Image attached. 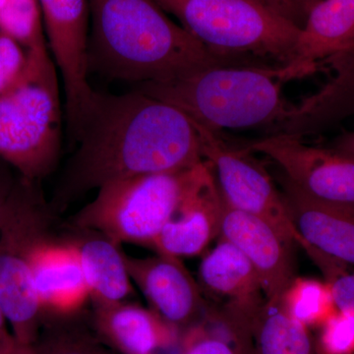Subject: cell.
<instances>
[{
  "mask_svg": "<svg viewBox=\"0 0 354 354\" xmlns=\"http://www.w3.org/2000/svg\"><path fill=\"white\" fill-rule=\"evenodd\" d=\"M279 185L293 225L304 241L354 267V207L309 196L281 174Z\"/></svg>",
  "mask_w": 354,
  "mask_h": 354,
  "instance_id": "cell-15",
  "label": "cell"
},
{
  "mask_svg": "<svg viewBox=\"0 0 354 354\" xmlns=\"http://www.w3.org/2000/svg\"><path fill=\"white\" fill-rule=\"evenodd\" d=\"M76 230L71 239L78 251L93 304L108 306L127 301L133 292L132 279L120 244L95 230Z\"/></svg>",
  "mask_w": 354,
  "mask_h": 354,
  "instance_id": "cell-18",
  "label": "cell"
},
{
  "mask_svg": "<svg viewBox=\"0 0 354 354\" xmlns=\"http://www.w3.org/2000/svg\"><path fill=\"white\" fill-rule=\"evenodd\" d=\"M0 32L27 50L48 43L39 0H6L0 8Z\"/></svg>",
  "mask_w": 354,
  "mask_h": 354,
  "instance_id": "cell-22",
  "label": "cell"
},
{
  "mask_svg": "<svg viewBox=\"0 0 354 354\" xmlns=\"http://www.w3.org/2000/svg\"><path fill=\"white\" fill-rule=\"evenodd\" d=\"M130 278L143 292L151 309L174 327L188 325L204 308L203 291L180 258L125 255Z\"/></svg>",
  "mask_w": 354,
  "mask_h": 354,
  "instance_id": "cell-14",
  "label": "cell"
},
{
  "mask_svg": "<svg viewBox=\"0 0 354 354\" xmlns=\"http://www.w3.org/2000/svg\"><path fill=\"white\" fill-rule=\"evenodd\" d=\"M21 354H97L88 344L78 342L59 341L44 344L41 348L36 346L22 348Z\"/></svg>",
  "mask_w": 354,
  "mask_h": 354,
  "instance_id": "cell-28",
  "label": "cell"
},
{
  "mask_svg": "<svg viewBox=\"0 0 354 354\" xmlns=\"http://www.w3.org/2000/svg\"><path fill=\"white\" fill-rule=\"evenodd\" d=\"M281 302L286 312L307 328H320L337 311L330 286L319 279L295 277Z\"/></svg>",
  "mask_w": 354,
  "mask_h": 354,
  "instance_id": "cell-21",
  "label": "cell"
},
{
  "mask_svg": "<svg viewBox=\"0 0 354 354\" xmlns=\"http://www.w3.org/2000/svg\"><path fill=\"white\" fill-rule=\"evenodd\" d=\"M55 213L39 181L18 176L0 218V304L20 348L37 342L41 319L31 271V251Z\"/></svg>",
  "mask_w": 354,
  "mask_h": 354,
  "instance_id": "cell-6",
  "label": "cell"
},
{
  "mask_svg": "<svg viewBox=\"0 0 354 354\" xmlns=\"http://www.w3.org/2000/svg\"><path fill=\"white\" fill-rule=\"evenodd\" d=\"M225 333L194 330L186 339L183 354H252L251 333L223 317Z\"/></svg>",
  "mask_w": 354,
  "mask_h": 354,
  "instance_id": "cell-23",
  "label": "cell"
},
{
  "mask_svg": "<svg viewBox=\"0 0 354 354\" xmlns=\"http://www.w3.org/2000/svg\"><path fill=\"white\" fill-rule=\"evenodd\" d=\"M197 165L106 184L72 218V225L100 232L120 245L150 247L180 206Z\"/></svg>",
  "mask_w": 354,
  "mask_h": 354,
  "instance_id": "cell-7",
  "label": "cell"
},
{
  "mask_svg": "<svg viewBox=\"0 0 354 354\" xmlns=\"http://www.w3.org/2000/svg\"><path fill=\"white\" fill-rule=\"evenodd\" d=\"M6 0H0V8H1L2 6H4V3H6Z\"/></svg>",
  "mask_w": 354,
  "mask_h": 354,
  "instance_id": "cell-32",
  "label": "cell"
},
{
  "mask_svg": "<svg viewBox=\"0 0 354 354\" xmlns=\"http://www.w3.org/2000/svg\"><path fill=\"white\" fill-rule=\"evenodd\" d=\"M88 74L139 86L227 65L174 22L155 0H88Z\"/></svg>",
  "mask_w": 354,
  "mask_h": 354,
  "instance_id": "cell-3",
  "label": "cell"
},
{
  "mask_svg": "<svg viewBox=\"0 0 354 354\" xmlns=\"http://www.w3.org/2000/svg\"><path fill=\"white\" fill-rule=\"evenodd\" d=\"M72 139L76 151L50 203L55 214L113 181L184 171L205 160L189 116L136 88L123 94L95 91Z\"/></svg>",
  "mask_w": 354,
  "mask_h": 354,
  "instance_id": "cell-1",
  "label": "cell"
},
{
  "mask_svg": "<svg viewBox=\"0 0 354 354\" xmlns=\"http://www.w3.org/2000/svg\"><path fill=\"white\" fill-rule=\"evenodd\" d=\"M221 197L208 162L195 167L180 206L149 248L172 257L200 255L220 234Z\"/></svg>",
  "mask_w": 354,
  "mask_h": 354,
  "instance_id": "cell-13",
  "label": "cell"
},
{
  "mask_svg": "<svg viewBox=\"0 0 354 354\" xmlns=\"http://www.w3.org/2000/svg\"><path fill=\"white\" fill-rule=\"evenodd\" d=\"M223 197V196H221ZM218 239L234 244L252 263L267 301H281L295 278V246L271 223L228 206L223 198Z\"/></svg>",
  "mask_w": 354,
  "mask_h": 354,
  "instance_id": "cell-11",
  "label": "cell"
},
{
  "mask_svg": "<svg viewBox=\"0 0 354 354\" xmlns=\"http://www.w3.org/2000/svg\"><path fill=\"white\" fill-rule=\"evenodd\" d=\"M27 51L24 77L0 97V160L23 178L39 181L59 158L64 102L48 44Z\"/></svg>",
  "mask_w": 354,
  "mask_h": 354,
  "instance_id": "cell-5",
  "label": "cell"
},
{
  "mask_svg": "<svg viewBox=\"0 0 354 354\" xmlns=\"http://www.w3.org/2000/svg\"><path fill=\"white\" fill-rule=\"evenodd\" d=\"M335 149L354 158V132L348 133L341 137Z\"/></svg>",
  "mask_w": 354,
  "mask_h": 354,
  "instance_id": "cell-31",
  "label": "cell"
},
{
  "mask_svg": "<svg viewBox=\"0 0 354 354\" xmlns=\"http://www.w3.org/2000/svg\"><path fill=\"white\" fill-rule=\"evenodd\" d=\"M301 30L311 7L319 0H260Z\"/></svg>",
  "mask_w": 354,
  "mask_h": 354,
  "instance_id": "cell-27",
  "label": "cell"
},
{
  "mask_svg": "<svg viewBox=\"0 0 354 354\" xmlns=\"http://www.w3.org/2000/svg\"><path fill=\"white\" fill-rule=\"evenodd\" d=\"M39 3L48 48L62 78L67 132L72 136L95 94L88 82V0H39Z\"/></svg>",
  "mask_w": 354,
  "mask_h": 354,
  "instance_id": "cell-9",
  "label": "cell"
},
{
  "mask_svg": "<svg viewBox=\"0 0 354 354\" xmlns=\"http://www.w3.org/2000/svg\"><path fill=\"white\" fill-rule=\"evenodd\" d=\"M11 169L10 165L0 160V218L18 178V176H14Z\"/></svg>",
  "mask_w": 354,
  "mask_h": 354,
  "instance_id": "cell-29",
  "label": "cell"
},
{
  "mask_svg": "<svg viewBox=\"0 0 354 354\" xmlns=\"http://www.w3.org/2000/svg\"><path fill=\"white\" fill-rule=\"evenodd\" d=\"M95 315L102 334L125 354H155L176 341L174 326L137 304L95 306Z\"/></svg>",
  "mask_w": 354,
  "mask_h": 354,
  "instance_id": "cell-19",
  "label": "cell"
},
{
  "mask_svg": "<svg viewBox=\"0 0 354 354\" xmlns=\"http://www.w3.org/2000/svg\"><path fill=\"white\" fill-rule=\"evenodd\" d=\"M194 124L201 140L203 158L211 165L221 196L228 206L268 221L286 241L311 255L313 248L297 232L288 215L283 193L264 167L246 149L232 148L220 133L196 122Z\"/></svg>",
  "mask_w": 354,
  "mask_h": 354,
  "instance_id": "cell-8",
  "label": "cell"
},
{
  "mask_svg": "<svg viewBox=\"0 0 354 354\" xmlns=\"http://www.w3.org/2000/svg\"><path fill=\"white\" fill-rule=\"evenodd\" d=\"M317 354H354V313L337 310L320 327Z\"/></svg>",
  "mask_w": 354,
  "mask_h": 354,
  "instance_id": "cell-24",
  "label": "cell"
},
{
  "mask_svg": "<svg viewBox=\"0 0 354 354\" xmlns=\"http://www.w3.org/2000/svg\"><path fill=\"white\" fill-rule=\"evenodd\" d=\"M7 324L6 314L0 304V354H20V346L12 332H9Z\"/></svg>",
  "mask_w": 354,
  "mask_h": 354,
  "instance_id": "cell-30",
  "label": "cell"
},
{
  "mask_svg": "<svg viewBox=\"0 0 354 354\" xmlns=\"http://www.w3.org/2000/svg\"><path fill=\"white\" fill-rule=\"evenodd\" d=\"M304 77L292 65H214L174 80L135 86L174 104L203 127L223 129L261 128L270 135L295 134L293 127L320 109L330 87L302 104L283 95L286 81Z\"/></svg>",
  "mask_w": 354,
  "mask_h": 354,
  "instance_id": "cell-2",
  "label": "cell"
},
{
  "mask_svg": "<svg viewBox=\"0 0 354 354\" xmlns=\"http://www.w3.org/2000/svg\"><path fill=\"white\" fill-rule=\"evenodd\" d=\"M227 65L286 66L300 29L260 0H155Z\"/></svg>",
  "mask_w": 354,
  "mask_h": 354,
  "instance_id": "cell-4",
  "label": "cell"
},
{
  "mask_svg": "<svg viewBox=\"0 0 354 354\" xmlns=\"http://www.w3.org/2000/svg\"><path fill=\"white\" fill-rule=\"evenodd\" d=\"M354 50V0H319L310 9L291 65L307 75L319 62Z\"/></svg>",
  "mask_w": 354,
  "mask_h": 354,
  "instance_id": "cell-17",
  "label": "cell"
},
{
  "mask_svg": "<svg viewBox=\"0 0 354 354\" xmlns=\"http://www.w3.org/2000/svg\"><path fill=\"white\" fill-rule=\"evenodd\" d=\"M30 264L41 316L77 315L92 301L71 237H55L48 228L32 245Z\"/></svg>",
  "mask_w": 354,
  "mask_h": 354,
  "instance_id": "cell-12",
  "label": "cell"
},
{
  "mask_svg": "<svg viewBox=\"0 0 354 354\" xmlns=\"http://www.w3.org/2000/svg\"><path fill=\"white\" fill-rule=\"evenodd\" d=\"M272 160L300 190L321 201L354 207V158L309 145L300 134L268 135L246 149Z\"/></svg>",
  "mask_w": 354,
  "mask_h": 354,
  "instance_id": "cell-10",
  "label": "cell"
},
{
  "mask_svg": "<svg viewBox=\"0 0 354 354\" xmlns=\"http://www.w3.org/2000/svg\"><path fill=\"white\" fill-rule=\"evenodd\" d=\"M334 259L329 260L321 272L330 286L335 308L354 313V269Z\"/></svg>",
  "mask_w": 354,
  "mask_h": 354,
  "instance_id": "cell-26",
  "label": "cell"
},
{
  "mask_svg": "<svg viewBox=\"0 0 354 354\" xmlns=\"http://www.w3.org/2000/svg\"><path fill=\"white\" fill-rule=\"evenodd\" d=\"M252 354H317L308 328L286 312L283 302L266 300L251 327Z\"/></svg>",
  "mask_w": 354,
  "mask_h": 354,
  "instance_id": "cell-20",
  "label": "cell"
},
{
  "mask_svg": "<svg viewBox=\"0 0 354 354\" xmlns=\"http://www.w3.org/2000/svg\"><path fill=\"white\" fill-rule=\"evenodd\" d=\"M200 288L209 295L228 299L225 315L251 327L266 302L259 276L252 263L234 244L218 239L203 258L199 268Z\"/></svg>",
  "mask_w": 354,
  "mask_h": 354,
  "instance_id": "cell-16",
  "label": "cell"
},
{
  "mask_svg": "<svg viewBox=\"0 0 354 354\" xmlns=\"http://www.w3.org/2000/svg\"><path fill=\"white\" fill-rule=\"evenodd\" d=\"M27 67L28 51L24 46L0 32V97L21 82Z\"/></svg>",
  "mask_w": 354,
  "mask_h": 354,
  "instance_id": "cell-25",
  "label": "cell"
}]
</instances>
